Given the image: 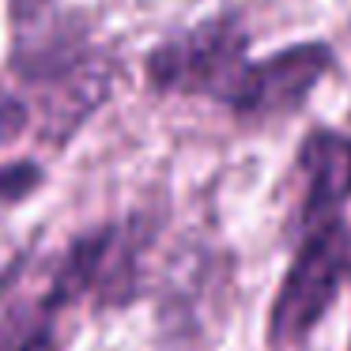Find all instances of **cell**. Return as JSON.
Instances as JSON below:
<instances>
[{
    "instance_id": "6da1fadb",
    "label": "cell",
    "mask_w": 351,
    "mask_h": 351,
    "mask_svg": "<svg viewBox=\"0 0 351 351\" xmlns=\"http://www.w3.org/2000/svg\"><path fill=\"white\" fill-rule=\"evenodd\" d=\"M8 72L31 91L38 140L69 147L114 99L121 61L102 42L99 19L69 0H4Z\"/></svg>"
},
{
    "instance_id": "7a4b0ae2",
    "label": "cell",
    "mask_w": 351,
    "mask_h": 351,
    "mask_svg": "<svg viewBox=\"0 0 351 351\" xmlns=\"http://www.w3.org/2000/svg\"><path fill=\"white\" fill-rule=\"evenodd\" d=\"M253 31L230 4L200 16L189 27H174L144 49V87L159 99H212L227 102L230 87L250 64Z\"/></svg>"
},
{
    "instance_id": "3957f363",
    "label": "cell",
    "mask_w": 351,
    "mask_h": 351,
    "mask_svg": "<svg viewBox=\"0 0 351 351\" xmlns=\"http://www.w3.org/2000/svg\"><path fill=\"white\" fill-rule=\"evenodd\" d=\"M155 223L144 215L95 223L64 245L46 295L61 310L91 302L95 310H121L144 291V257Z\"/></svg>"
},
{
    "instance_id": "277c9868",
    "label": "cell",
    "mask_w": 351,
    "mask_h": 351,
    "mask_svg": "<svg viewBox=\"0 0 351 351\" xmlns=\"http://www.w3.org/2000/svg\"><path fill=\"white\" fill-rule=\"evenodd\" d=\"M343 287H351V223L336 219L298 242L268 306V343H302L328 317Z\"/></svg>"
},
{
    "instance_id": "5b68a950",
    "label": "cell",
    "mask_w": 351,
    "mask_h": 351,
    "mask_svg": "<svg viewBox=\"0 0 351 351\" xmlns=\"http://www.w3.org/2000/svg\"><path fill=\"white\" fill-rule=\"evenodd\" d=\"M336 69H340V61H336L332 42L325 38L291 42V46H280L245 64V72L230 87L223 110L245 129H265V125L287 121V117L302 114L313 91Z\"/></svg>"
},
{
    "instance_id": "8992f818",
    "label": "cell",
    "mask_w": 351,
    "mask_h": 351,
    "mask_svg": "<svg viewBox=\"0 0 351 351\" xmlns=\"http://www.w3.org/2000/svg\"><path fill=\"white\" fill-rule=\"evenodd\" d=\"M298 200L287 230L302 242L310 230L343 219L351 204V132L313 125L295 147Z\"/></svg>"
},
{
    "instance_id": "52a82bcc",
    "label": "cell",
    "mask_w": 351,
    "mask_h": 351,
    "mask_svg": "<svg viewBox=\"0 0 351 351\" xmlns=\"http://www.w3.org/2000/svg\"><path fill=\"white\" fill-rule=\"evenodd\" d=\"M64 310L49 295L12 298L0 310V351H64Z\"/></svg>"
},
{
    "instance_id": "ba28073f",
    "label": "cell",
    "mask_w": 351,
    "mask_h": 351,
    "mask_svg": "<svg viewBox=\"0 0 351 351\" xmlns=\"http://www.w3.org/2000/svg\"><path fill=\"white\" fill-rule=\"evenodd\" d=\"M42 185H46V167L38 159L0 162V204L4 208H16L23 200H31Z\"/></svg>"
},
{
    "instance_id": "9c48e42d",
    "label": "cell",
    "mask_w": 351,
    "mask_h": 351,
    "mask_svg": "<svg viewBox=\"0 0 351 351\" xmlns=\"http://www.w3.org/2000/svg\"><path fill=\"white\" fill-rule=\"evenodd\" d=\"M34 125V106L23 91L8 87L0 80V152L12 147L16 140H23Z\"/></svg>"
}]
</instances>
